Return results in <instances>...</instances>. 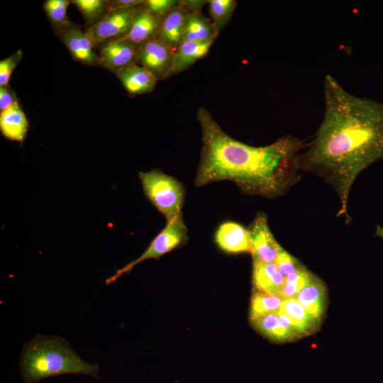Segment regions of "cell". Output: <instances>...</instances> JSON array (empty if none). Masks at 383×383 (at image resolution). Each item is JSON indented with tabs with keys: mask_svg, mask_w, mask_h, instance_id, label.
Masks as SVG:
<instances>
[{
	"mask_svg": "<svg viewBox=\"0 0 383 383\" xmlns=\"http://www.w3.org/2000/svg\"><path fill=\"white\" fill-rule=\"evenodd\" d=\"M254 328L272 340L285 341L301 337L290 318L280 310L251 321Z\"/></svg>",
	"mask_w": 383,
	"mask_h": 383,
	"instance_id": "13",
	"label": "cell"
},
{
	"mask_svg": "<svg viewBox=\"0 0 383 383\" xmlns=\"http://www.w3.org/2000/svg\"><path fill=\"white\" fill-rule=\"evenodd\" d=\"M196 118L202 141L196 187L231 181L246 195L274 199L300 180V155L306 147L303 140L287 135L254 147L228 135L204 106Z\"/></svg>",
	"mask_w": 383,
	"mask_h": 383,
	"instance_id": "2",
	"label": "cell"
},
{
	"mask_svg": "<svg viewBox=\"0 0 383 383\" xmlns=\"http://www.w3.org/2000/svg\"><path fill=\"white\" fill-rule=\"evenodd\" d=\"M70 3L68 0H47L43 4V9L56 33L71 24L67 16Z\"/></svg>",
	"mask_w": 383,
	"mask_h": 383,
	"instance_id": "24",
	"label": "cell"
},
{
	"mask_svg": "<svg viewBox=\"0 0 383 383\" xmlns=\"http://www.w3.org/2000/svg\"><path fill=\"white\" fill-rule=\"evenodd\" d=\"M284 300L278 295L256 290L250 302V321L279 311Z\"/></svg>",
	"mask_w": 383,
	"mask_h": 383,
	"instance_id": "22",
	"label": "cell"
},
{
	"mask_svg": "<svg viewBox=\"0 0 383 383\" xmlns=\"http://www.w3.org/2000/svg\"><path fill=\"white\" fill-rule=\"evenodd\" d=\"M313 274L309 271L299 280L286 283L280 287L276 293L284 299L295 298L298 292L306 284Z\"/></svg>",
	"mask_w": 383,
	"mask_h": 383,
	"instance_id": "28",
	"label": "cell"
},
{
	"mask_svg": "<svg viewBox=\"0 0 383 383\" xmlns=\"http://www.w3.org/2000/svg\"><path fill=\"white\" fill-rule=\"evenodd\" d=\"M214 240L220 249L228 253L251 252L250 233L243 225L226 221L219 225Z\"/></svg>",
	"mask_w": 383,
	"mask_h": 383,
	"instance_id": "12",
	"label": "cell"
},
{
	"mask_svg": "<svg viewBox=\"0 0 383 383\" xmlns=\"http://www.w3.org/2000/svg\"><path fill=\"white\" fill-rule=\"evenodd\" d=\"M18 99L9 85L0 86V112L10 108L16 103Z\"/></svg>",
	"mask_w": 383,
	"mask_h": 383,
	"instance_id": "30",
	"label": "cell"
},
{
	"mask_svg": "<svg viewBox=\"0 0 383 383\" xmlns=\"http://www.w3.org/2000/svg\"><path fill=\"white\" fill-rule=\"evenodd\" d=\"M143 4L136 9L129 32L122 37L137 45L156 38L162 20L152 14Z\"/></svg>",
	"mask_w": 383,
	"mask_h": 383,
	"instance_id": "14",
	"label": "cell"
},
{
	"mask_svg": "<svg viewBox=\"0 0 383 383\" xmlns=\"http://www.w3.org/2000/svg\"><path fill=\"white\" fill-rule=\"evenodd\" d=\"M250 233L253 262L274 263L282 249L270 228L267 217L258 212L248 228Z\"/></svg>",
	"mask_w": 383,
	"mask_h": 383,
	"instance_id": "7",
	"label": "cell"
},
{
	"mask_svg": "<svg viewBox=\"0 0 383 383\" xmlns=\"http://www.w3.org/2000/svg\"><path fill=\"white\" fill-rule=\"evenodd\" d=\"M116 74L127 92L133 96L152 91L158 81L146 68L137 63L124 67Z\"/></svg>",
	"mask_w": 383,
	"mask_h": 383,
	"instance_id": "15",
	"label": "cell"
},
{
	"mask_svg": "<svg viewBox=\"0 0 383 383\" xmlns=\"http://www.w3.org/2000/svg\"><path fill=\"white\" fill-rule=\"evenodd\" d=\"M143 0H113L108 1V10L116 11L135 8L143 5Z\"/></svg>",
	"mask_w": 383,
	"mask_h": 383,
	"instance_id": "31",
	"label": "cell"
},
{
	"mask_svg": "<svg viewBox=\"0 0 383 383\" xmlns=\"http://www.w3.org/2000/svg\"><path fill=\"white\" fill-rule=\"evenodd\" d=\"M178 3L177 0H146L143 5L152 14L163 18Z\"/></svg>",
	"mask_w": 383,
	"mask_h": 383,
	"instance_id": "29",
	"label": "cell"
},
{
	"mask_svg": "<svg viewBox=\"0 0 383 383\" xmlns=\"http://www.w3.org/2000/svg\"><path fill=\"white\" fill-rule=\"evenodd\" d=\"M187 228L182 214L170 222L155 236L147 249L136 259L118 269L106 280V284H110L123 274L129 273L139 263L149 260H158L160 257L178 248L187 239Z\"/></svg>",
	"mask_w": 383,
	"mask_h": 383,
	"instance_id": "5",
	"label": "cell"
},
{
	"mask_svg": "<svg viewBox=\"0 0 383 383\" xmlns=\"http://www.w3.org/2000/svg\"><path fill=\"white\" fill-rule=\"evenodd\" d=\"M138 177L145 196L167 222L182 214L185 192L179 181L159 170L140 172Z\"/></svg>",
	"mask_w": 383,
	"mask_h": 383,
	"instance_id": "4",
	"label": "cell"
},
{
	"mask_svg": "<svg viewBox=\"0 0 383 383\" xmlns=\"http://www.w3.org/2000/svg\"><path fill=\"white\" fill-rule=\"evenodd\" d=\"M215 40L182 42L174 52L171 76L186 70L196 61L206 56Z\"/></svg>",
	"mask_w": 383,
	"mask_h": 383,
	"instance_id": "19",
	"label": "cell"
},
{
	"mask_svg": "<svg viewBox=\"0 0 383 383\" xmlns=\"http://www.w3.org/2000/svg\"><path fill=\"white\" fill-rule=\"evenodd\" d=\"M208 3L211 21L218 35L231 19L237 2L234 0H211Z\"/></svg>",
	"mask_w": 383,
	"mask_h": 383,
	"instance_id": "23",
	"label": "cell"
},
{
	"mask_svg": "<svg viewBox=\"0 0 383 383\" xmlns=\"http://www.w3.org/2000/svg\"><path fill=\"white\" fill-rule=\"evenodd\" d=\"M374 235L383 239V227L377 225L376 226Z\"/></svg>",
	"mask_w": 383,
	"mask_h": 383,
	"instance_id": "32",
	"label": "cell"
},
{
	"mask_svg": "<svg viewBox=\"0 0 383 383\" xmlns=\"http://www.w3.org/2000/svg\"><path fill=\"white\" fill-rule=\"evenodd\" d=\"M174 52L154 38L139 45L136 63L146 68L157 80L171 77Z\"/></svg>",
	"mask_w": 383,
	"mask_h": 383,
	"instance_id": "8",
	"label": "cell"
},
{
	"mask_svg": "<svg viewBox=\"0 0 383 383\" xmlns=\"http://www.w3.org/2000/svg\"><path fill=\"white\" fill-rule=\"evenodd\" d=\"M204 2L194 1L186 21L182 42H204L216 39L218 35L211 21L201 12Z\"/></svg>",
	"mask_w": 383,
	"mask_h": 383,
	"instance_id": "16",
	"label": "cell"
},
{
	"mask_svg": "<svg viewBox=\"0 0 383 383\" xmlns=\"http://www.w3.org/2000/svg\"><path fill=\"white\" fill-rule=\"evenodd\" d=\"M138 7L109 11L96 23L87 27L85 30L94 48L125 36L131 28Z\"/></svg>",
	"mask_w": 383,
	"mask_h": 383,
	"instance_id": "6",
	"label": "cell"
},
{
	"mask_svg": "<svg viewBox=\"0 0 383 383\" xmlns=\"http://www.w3.org/2000/svg\"><path fill=\"white\" fill-rule=\"evenodd\" d=\"M295 299L313 317L321 321L326 306V289L320 279L312 274Z\"/></svg>",
	"mask_w": 383,
	"mask_h": 383,
	"instance_id": "17",
	"label": "cell"
},
{
	"mask_svg": "<svg viewBox=\"0 0 383 383\" xmlns=\"http://www.w3.org/2000/svg\"><path fill=\"white\" fill-rule=\"evenodd\" d=\"M139 45L124 39L118 38L101 45L99 65L117 73L124 67L136 63Z\"/></svg>",
	"mask_w": 383,
	"mask_h": 383,
	"instance_id": "10",
	"label": "cell"
},
{
	"mask_svg": "<svg viewBox=\"0 0 383 383\" xmlns=\"http://www.w3.org/2000/svg\"><path fill=\"white\" fill-rule=\"evenodd\" d=\"M274 263L284 278L304 267L299 260L283 248L279 252Z\"/></svg>",
	"mask_w": 383,
	"mask_h": 383,
	"instance_id": "26",
	"label": "cell"
},
{
	"mask_svg": "<svg viewBox=\"0 0 383 383\" xmlns=\"http://www.w3.org/2000/svg\"><path fill=\"white\" fill-rule=\"evenodd\" d=\"M279 310L290 318L300 336L311 333L320 323L295 298L285 299Z\"/></svg>",
	"mask_w": 383,
	"mask_h": 383,
	"instance_id": "21",
	"label": "cell"
},
{
	"mask_svg": "<svg viewBox=\"0 0 383 383\" xmlns=\"http://www.w3.org/2000/svg\"><path fill=\"white\" fill-rule=\"evenodd\" d=\"M194 2V1H179L162 20L156 38L174 51L183 40L186 21Z\"/></svg>",
	"mask_w": 383,
	"mask_h": 383,
	"instance_id": "9",
	"label": "cell"
},
{
	"mask_svg": "<svg viewBox=\"0 0 383 383\" xmlns=\"http://www.w3.org/2000/svg\"><path fill=\"white\" fill-rule=\"evenodd\" d=\"M28 128V120L18 102L0 112V131L5 138L23 143Z\"/></svg>",
	"mask_w": 383,
	"mask_h": 383,
	"instance_id": "18",
	"label": "cell"
},
{
	"mask_svg": "<svg viewBox=\"0 0 383 383\" xmlns=\"http://www.w3.org/2000/svg\"><path fill=\"white\" fill-rule=\"evenodd\" d=\"M71 3L80 11L88 27L96 23L109 12L106 0H73Z\"/></svg>",
	"mask_w": 383,
	"mask_h": 383,
	"instance_id": "25",
	"label": "cell"
},
{
	"mask_svg": "<svg viewBox=\"0 0 383 383\" xmlns=\"http://www.w3.org/2000/svg\"><path fill=\"white\" fill-rule=\"evenodd\" d=\"M22 57V51L17 50L0 61V86L9 85L11 74Z\"/></svg>",
	"mask_w": 383,
	"mask_h": 383,
	"instance_id": "27",
	"label": "cell"
},
{
	"mask_svg": "<svg viewBox=\"0 0 383 383\" xmlns=\"http://www.w3.org/2000/svg\"><path fill=\"white\" fill-rule=\"evenodd\" d=\"M323 94V118L300 155V167L333 187L340 200L336 216L349 223L348 198L355 180L383 160V103L350 94L331 74L324 78Z\"/></svg>",
	"mask_w": 383,
	"mask_h": 383,
	"instance_id": "1",
	"label": "cell"
},
{
	"mask_svg": "<svg viewBox=\"0 0 383 383\" xmlns=\"http://www.w3.org/2000/svg\"><path fill=\"white\" fill-rule=\"evenodd\" d=\"M26 383L61 374H85L99 378V364L82 360L69 343L59 336L35 335L23 347L20 359Z\"/></svg>",
	"mask_w": 383,
	"mask_h": 383,
	"instance_id": "3",
	"label": "cell"
},
{
	"mask_svg": "<svg viewBox=\"0 0 383 383\" xmlns=\"http://www.w3.org/2000/svg\"><path fill=\"white\" fill-rule=\"evenodd\" d=\"M57 35L74 60L86 65H99V55L86 30L70 24L59 30Z\"/></svg>",
	"mask_w": 383,
	"mask_h": 383,
	"instance_id": "11",
	"label": "cell"
},
{
	"mask_svg": "<svg viewBox=\"0 0 383 383\" xmlns=\"http://www.w3.org/2000/svg\"><path fill=\"white\" fill-rule=\"evenodd\" d=\"M252 282L256 290L276 294L285 278L275 263L253 262Z\"/></svg>",
	"mask_w": 383,
	"mask_h": 383,
	"instance_id": "20",
	"label": "cell"
}]
</instances>
